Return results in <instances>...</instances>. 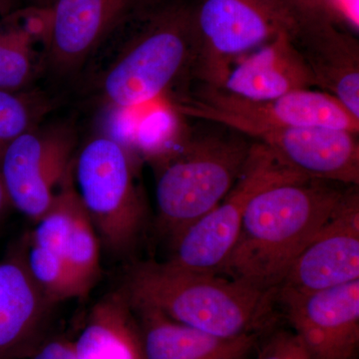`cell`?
I'll return each instance as SVG.
<instances>
[{
	"instance_id": "cell-1",
	"label": "cell",
	"mask_w": 359,
	"mask_h": 359,
	"mask_svg": "<svg viewBox=\"0 0 359 359\" xmlns=\"http://www.w3.org/2000/svg\"><path fill=\"white\" fill-rule=\"evenodd\" d=\"M323 180H287L250 201L219 275L261 290H278L302 250L341 202L347 187Z\"/></svg>"
},
{
	"instance_id": "cell-8",
	"label": "cell",
	"mask_w": 359,
	"mask_h": 359,
	"mask_svg": "<svg viewBox=\"0 0 359 359\" xmlns=\"http://www.w3.org/2000/svg\"><path fill=\"white\" fill-rule=\"evenodd\" d=\"M170 103L187 117L224 125L243 121L268 126L325 127L359 133V119L321 90H297L269 100H252L223 88L196 83Z\"/></svg>"
},
{
	"instance_id": "cell-15",
	"label": "cell",
	"mask_w": 359,
	"mask_h": 359,
	"mask_svg": "<svg viewBox=\"0 0 359 359\" xmlns=\"http://www.w3.org/2000/svg\"><path fill=\"white\" fill-rule=\"evenodd\" d=\"M321 91L359 119V41L348 25L297 29L290 34Z\"/></svg>"
},
{
	"instance_id": "cell-7",
	"label": "cell",
	"mask_w": 359,
	"mask_h": 359,
	"mask_svg": "<svg viewBox=\"0 0 359 359\" xmlns=\"http://www.w3.org/2000/svg\"><path fill=\"white\" fill-rule=\"evenodd\" d=\"M299 177L302 176L285 167L266 146L254 141L244 171L230 192L170 244L171 256L167 263L198 273L219 275L252 198L266 187Z\"/></svg>"
},
{
	"instance_id": "cell-20",
	"label": "cell",
	"mask_w": 359,
	"mask_h": 359,
	"mask_svg": "<svg viewBox=\"0 0 359 359\" xmlns=\"http://www.w3.org/2000/svg\"><path fill=\"white\" fill-rule=\"evenodd\" d=\"M41 11L28 14L25 25L13 22L0 29V90L22 91L37 71L34 39H43Z\"/></svg>"
},
{
	"instance_id": "cell-16",
	"label": "cell",
	"mask_w": 359,
	"mask_h": 359,
	"mask_svg": "<svg viewBox=\"0 0 359 359\" xmlns=\"http://www.w3.org/2000/svg\"><path fill=\"white\" fill-rule=\"evenodd\" d=\"M313 87L306 61L290 33L283 32L233 66L222 88L243 98L269 100Z\"/></svg>"
},
{
	"instance_id": "cell-27",
	"label": "cell",
	"mask_w": 359,
	"mask_h": 359,
	"mask_svg": "<svg viewBox=\"0 0 359 359\" xmlns=\"http://www.w3.org/2000/svg\"><path fill=\"white\" fill-rule=\"evenodd\" d=\"M30 356L32 359H80L72 342L61 339L40 344Z\"/></svg>"
},
{
	"instance_id": "cell-2",
	"label": "cell",
	"mask_w": 359,
	"mask_h": 359,
	"mask_svg": "<svg viewBox=\"0 0 359 359\" xmlns=\"http://www.w3.org/2000/svg\"><path fill=\"white\" fill-rule=\"evenodd\" d=\"M121 289L133 306L154 309L177 323L223 339L262 335L278 320V290L257 289L167 262L132 264Z\"/></svg>"
},
{
	"instance_id": "cell-10",
	"label": "cell",
	"mask_w": 359,
	"mask_h": 359,
	"mask_svg": "<svg viewBox=\"0 0 359 359\" xmlns=\"http://www.w3.org/2000/svg\"><path fill=\"white\" fill-rule=\"evenodd\" d=\"M224 126L263 144L285 167L309 179L359 186L358 133L325 127L231 121Z\"/></svg>"
},
{
	"instance_id": "cell-28",
	"label": "cell",
	"mask_w": 359,
	"mask_h": 359,
	"mask_svg": "<svg viewBox=\"0 0 359 359\" xmlns=\"http://www.w3.org/2000/svg\"><path fill=\"white\" fill-rule=\"evenodd\" d=\"M11 208L13 207H11V202H9L6 187L4 185L1 176H0V224H1L4 219L6 218L7 212H8Z\"/></svg>"
},
{
	"instance_id": "cell-30",
	"label": "cell",
	"mask_w": 359,
	"mask_h": 359,
	"mask_svg": "<svg viewBox=\"0 0 359 359\" xmlns=\"http://www.w3.org/2000/svg\"><path fill=\"white\" fill-rule=\"evenodd\" d=\"M41 6V8H48L53 4L54 0H35Z\"/></svg>"
},
{
	"instance_id": "cell-6",
	"label": "cell",
	"mask_w": 359,
	"mask_h": 359,
	"mask_svg": "<svg viewBox=\"0 0 359 359\" xmlns=\"http://www.w3.org/2000/svg\"><path fill=\"white\" fill-rule=\"evenodd\" d=\"M190 8L196 83L222 88L240 56L294 32L280 0H190Z\"/></svg>"
},
{
	"instance_id": "cell-13",
	"label": "cell",
	"mask_w": 359,
	"mask_h": 359,
	"mask_svg": "<svg viewBox=\"0 0 359 359\" xmlns=\"http://www.w3.org/2000/svg\"><path fill=\"white\" fill-rule=\"evenodd\" d=\"M359 280V190L348 186L327 223L290 266L278 289L299 292Z\"/></svg>"
},
{
	"instance_id": "cell-25",
	"label": "cell",
	"mask_w": 359,
	"mask_h": 359,
	"mask_svg": "<svg viewBox=\"0 0 359 359\" xmlns=\"http://www.w3.org/2000/svg\"><path fill=\"white\" fill-rule=\"evenodd\" d=\"M141 109L142 106L141 107H124V106L106 104L104 105L103 113L101 115V129L99 135L115 142L133 155L132 149H133L135 131L140 117Z\"/></svg>"
},
{
	"instance_id": "cell-24",
	"label": "cell",
	"mask_w": 359,
	"mask_h": 359,
	"mask_svg": "<svg viewBox=\"0 0 359 359\" xmlns=\"http://www.w3.org/2000/svg\"><path fill=\"white\" fill-rule=\"evenodd\" d=\"M297 29L337 25H347L340 0H280Z\"/></svg>"
},
{
	"instance_id": "cell-9",
	"label": "cell",
	"mask_w": 359,
	"mask_h": 359,
	"mask_svg": "<svg viewBox=\"0 0 359 359\" xmlns=\"http://www.w3.org/2000/svg\"><path fill=\"white\" fill-rule=\"evenodd\" d=\"M76 135L65 125L39 126L20 135L0 154V176L11 207L39 221L74 163Z\"/></svg>"
},
{
	"instance_id": "cell-19",
	"label": "cell",
	"mask_w": 359,
	"mask_h": 359,
	"mask_svg": "<svg viewBox=\"0 0 359 359\" xmlns=\"http://www.w3.org/2000/svg\"><path fill=\"white\" fill-rule=\"evenodd\" d=\"M166 98L142 106L132 152L152 166L165 159L185 140L191 126Z\"/></svg>"
},
{
	"instance_id": "cell-12",
	"label": "cell",
	"mask_w": 359,
	"mask_h": 359,
	"mask_svg": "<svg viewBox=\"0 0 359 359\" xmlns=\"http://www.w3.org/2000/svg\"><path fill=\"white\" fill-rule=\"evenodd\" d=\"M278 302L311 359H355L359 280L316 292L278 289Z\"/></svg>"
},
{
	"instance_id": "cell-11",
	"label": "cell",
	"mask_w": 359,
	"mask_h": 359,
	"mask_svg": "<svg viewBox=\"0 0 359 359\" xmlns=\"http://www.w3.org/2000/svg\"><path fill=\"white\" fill-rule=\"evenodd\" d=\"M148 0H54L41 8L49 67L60 76L88 65L111 35Z\"/></svg>"
},
{
	"instance_id": "cell-3",
	"label": "cell",
	"mask_w": 359,
	"mask_h": 359,
	"mask_svg": "<svg viewBox=\"0 0 359 359\" xmlns=\"http://www.w3.org/2000/svg\"><path fill=\"white\" fill-rule=\"evenodd\" d=\"M129 32L101 57L96 80L104 105L141 107L190 82L195 37L190 0H148L128 21Z\"/></svg>"
},
{
	"instance_id": "cell-26",
	"label": "cell",
	"mask_w": 359,
	"mask_h": 359,
	"mask_svg": "<svg viewBox=\"0 0 359 359\" xmlns=\"http://www.w3.org/2000/svg\"><path fill=\"white\" fill-rule=\"evenodd\" d=\"M255 359H311L301 339L294 332H273L262 344Z\"/></svg>"
},
{
	"instance_id": "cell-14",
	"label": "cell",
	"mask_w": 359,
	"mask_h": 359,
	"mask_svg": "<svg viewBox=\"0 0 359 359\" xmlns=\"http://www.w3.org/2000/svg\"><path fill=\"white\" fill-rule=\"evenodd\" d=\"M54 306L33 282L16 247L0 263V359L32 355Z\"/></svg>"
},
{
	"instance_id": "cell-29",
	"label": "cell",
	"mask_w": 359,
	"mask_h": 359,
	"mask_svg": "<svg viewBox=\"0 0 359 359\" xmlns=\"http://www.w3.org/2000/svg\"><path fill=\"white\" fill-rule=\"evenodd\" d=\"M11 1H13V0H0V11L6 13V11H8Z\"/></svg>"
},
{
	"instance_id": "cell-21",
	"label": "cell",
	"mask_w": 359,
	"mask_h": 359,
	"mask_svg": "<svg viewBox=\"0 0 359 359\" xmlns=\"http://www.w3.org/2000/svg\"><path fill=\"white\" fill-rule=\"evenodd\" d=\"M62 257L72 276L77 297L83 299L100 278V242L80 197L66 231Z\"/></svg>"
},
{
	"instance_id": "cell-4",
	"label": "cell",
	"mask_w": 359,
	"mask_h": 359,
	"mask_svg": "<svg viewBox=\"0 0 359 359\" xmlns=\"http://www.w3.org/2000/svg\"><path fill=\"white\" fill-rule=\"evenodd\" d=\"M254 141L218 123L191 126L185 140L153 168L157 224L169 244L212 211L244 171Z\"/></svg>"
},
{
	"instance_id": "cell-5",
	"label": "cell",
	"mask_w": 359,
	"mask_h": 359,
	"mask_svg": "<svg viewBox=\"0 0 359 359\" xmlns=\"http://www.w3.org/2000/svg\"><path fill=\"white\" fill-rule=\"evenodd\" d=\"M138 162L101 135L87 142L75 157L80 200L100 245L117 257L133 252L147 224V205L137 181Z\"/></svg>"
},
{
	"instance_id": "cell-22",
	"label": "cell",
	"mask_w": 359,
	"mask_h": 359,
	"mask_svg": "<svg viewBox=\"0 0 359 359\" xmlns=\"http://www.w3.org/2000/svg\"><path fill=\"white\" fill-rule=\"evenodd\" d=\"M18 247L33 282L52 302L57 304L78 297L72 276L58 255L33 244L26 237Z\"/></svg>"
},
{
	"instance_id": "cell-18",
	"label": "cell",
	"mask_w": 359,
	"mask_h": 359,
	"mask_svg": "<svg viewBox=\"0 0 359 359\" xmlns=\"http://www.w3.org/2000/svg\"><path fill=\"white\" fill-rule=\"evenodd\" d=\"M73 346L80 359H146L138 318L121 287L94 304Z\"/></svg>"
},
{
	"instance_id": "cell-23",
	"label": "cell",
	"mask_w": 359,
	"mask_h": 359,
	"mask_svg": "<svg viewBox=\"0 0 359 359\" xmlns=\"http://www.w3.org/2000/svg\"><path fill=\"white\" fill-rule=\"evenodd\" d=\"M50 102L34 91L0 90V154L16 138L39 126Z\"/></svg>"
},
{
	"instance_id": "cell-17",
	"label": "cell",
	"mask_w": 359,
	"mask_h": 359,
	"mask_svg": "<svg viewBox=\"0 0 359 359\" xmlns=\"http://www.w3.org/2000/svg\"><path fill=\"white\" fill-rule=\"evenodd\" d=\"M133 309L140 320L146 359H248L261 337L223 339L177 323L154 309Z\"/></svg>"
}]
</instances>
